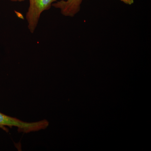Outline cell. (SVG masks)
I'll list each match as a JSON object with an SVG mask.
<instances>
[{
	"label": "cell",
	"mask_w": 151,
	"mask_h": 151,
	"mask_svg": "<svg viewBox=\"0 0 151 151\" xmlns=\"http://www.w3.org/2000/svg\"><path fill=\"white\" fill-rule=\"evenodd\" d=\"M48 126L49 122L46 120L35 122H24L0 112V128L4 129L6 126L15 127L18 128L19 132L28 133L45 129Z\"/></svg>",
	"instance_id": "6da1fadb"
},
{
	"label": "cell",
	"mask_w": 151,
	"mask_h": 151,
	"mask_svg": "<svg viewBox=\"0 0 151 151\" xmlns=\"http://www.w3.org/2000/svg\"><path fill=\"white\" fill-rule=\"evenodd\" d=\"M57 0H29V5L26 15L28 28L33 33L38 24L41 14L50 9Z\"/></svg>",
	"instance_id": "7a4b0ae2"
},
{
	"label": "cell",
	"mask_w": 151,
	"mask_h": 151,
	"mask_svg": "<svg viewBox=\"0 0 151 151\" xmlns=\"http://www.w3.org/2000/svg\"><path fill=\"white\" fill-rule=\"evenodd\" d=\"M83 0H61L53 3L52 6L59 9L63 15L73 17L79 12Z\"/></svg>",
	"instance_id": "3957f363"
},
{
	"label": "cell",
	"mask_w": 151,
	"mask_h": 151,
	"mask_svg": "<svg viewBox=\"0 0 151 151\" xmlns=\"http://www.w3.org/2000/svg\"><path fill=\"white\" fill-rule=\"evenodd\" d=\"M122 1H124V2L126 3V4H132V3H133V2H134V0H121Z\"/></svg>",
	"instance_id": "277c9868"
},
{
	"label": "cell",
	"mask_w": 151,
	"mask_h": 151,
	"mask_svg": "<svg viewBox=\"0 0 151 151\" xmlns=\"http://www.w3.org/2000/svg\"><path fill=\"white\" fill-rule=\"evenodd\" d=\"M10 1L12 2H21L24 1L25 0H10Z\"/></svg>",
	"instance_id": "5b68a950"
}]
</instances>
